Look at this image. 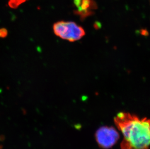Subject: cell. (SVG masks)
Here are the masks:
<instances>
[{
	"instance_id": "3957f363",
	"label": "cell",
	"mask_w": 150,
	"mask_h": 149,
	"mask_svg": "<svg viewBox=\"0 0 150 149\" xmlns=\"http://www.w3.org/2000/svg\"><path fill=\"white\" fill-rule=\"evenodd\" d=\"M95 137L100 148L109 149L116 143L120 135L113 127H103L96 131Z\"/></svg>"
},
{
	"instance_id": "277c9868",
	"label": "cell",
	"mask_w": 150,
	"mask_h": 149,
	"mask_svg": "<svg viewBox=\"0 0 150 149\" xmlns=\"http://www.w3.org/2000/svg\"><path fill=\"white\" fill-rule=\"evenodd\" d=\"M74 4L77 8L76 14L82 19L92 15V10L97 8L94 0H74Z\"/></svg>"
},
{
	"instance_id": "5b68a950",
	"label": "cell",
	"mask_w": 150,
	"mask_h": 149,
	"mask_svg": "<svg viewBox=\"0 0 150 149\" xmlns=\"http://www.w3.org/2000/svg\"><path fill=\"white\" fill-rule=\"evenodd\" d=\"M27 0H9L8 6L11 8H17Z\"/></svg>"
},
{
	"instance_id": "6da1fadb",
	"label": "cell",
	"mask_w": 150,
	"mask_h": 149,
	"mask_svg": "<svg viewBox=\"0 0 150 149\" xmlns=\"http://www.w3.org/2000/svg\"><path fill=\"white\" fill-rule=\"evenodd\" d=\"M117 128L123 138L121 149H149L150 120L129 113L120 112L114 118Z\"/></svg>"
},
{
	"instance_id": "7a4b0ae2",
	"label": "cell",
	"mask_w": 150,
	"mask_h": 149,
	"mask_svg": "<svg viewBox=\"0 0 150 149\" xmlns=\"http://www.w3.org/2000/svg\"><path fill=\"white\" fill-rule=\"evenodd\" d=\"M53 30L57 36L71 42L81 39L86 34L83 28L73 21H58L54 24Z\"/></svg>"
}]
</instances>
